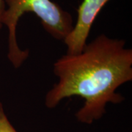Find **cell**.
<instances>
[{
    "label": "cell",
    "instance_id": "obj_5",
    "mask_svg": "<svg viewBox=\"0 0 132 132\" xmlns=\"http://www.w3.org/2000/svg\"><path fill=\"white\" fill-rule=\"evenodd\" d=\"M5 9H6V5H5V0H0V29L2 27V20L3 16L5 13Z\"/></svg>",
    "mask_w": 132,
    "mask_h": 132
},
{
    "label": "cell",
    "instance_id": "obj_4",
    "mask_svg": "<svg viewBox=\"0 0 132 132\" xmlns=\"http://www.w3.org/2000/svg\"><path fill=\"white\" fill-rule=\"evenodd\" d=\"M0 132H18L5 113L2 104L0 102Z\"/></svg>",
    "mask_w": 132,
    "mask_h": 132
},
{
    "label": "cell",
    "instance_id": "obj_2",
    "mask_svg": "<svg viewBox=\"0 0 132 132\" xmlns=\"http://www.w3.org/2000/svg\"><path fill=\"white\" fill-rule=\"evenodd\" d=\"M2 24L8 29L7 57L15 68L28 58V50L19 48L16 29L20 18L26 13H33L40 20L46 31L53 38L63 40L73 28L71 15L51 0H5Z\"/></svg>",
    "mask_w": 132,
    "mask_h": 132
},
{
    "label": "cell",
    "instance_id": "obj_1",
    "mask_svg": "<svg viewBox=\"0 0 132 132\" xmlns=\"http://www.w3.org/2000/svg\"><path fill=\"white\" fill-rule=\"evenodd\" d=\"M125 46L124 40L100 35L79 53L59 58L53 65L58 81L46 95V107L54 108L63 99L79 96L85 104L76 118L91 124L102 118L108 103H121L124 97L116 90L132 80V50Z\"/></svg>",
    "mask_w": 132,
    "mask_h": 132
},
{
    "label": "cell",
    "instance_id": "obj_3",
    "mask_svg": "<svg viewBox=\"0 0 132 132\" xmlns=\"http://www.w3.org/2000/svg\"><path fill=\"white\" fill-rule=\"evenodd\" d=\"M109 0H83L77 10V20L71 33L64 40L67 54L81 52L87 44L90 29L104 5Z\"/></svg>",
    "mask_w": 132,
    "mask_h": 132
}]
</instances>
